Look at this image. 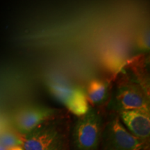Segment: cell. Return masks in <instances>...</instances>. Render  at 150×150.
I'll use <instances>...</instances> for the list:
<instances>
[{"instance_id":"2","label":"cell","mask_w":150,"mask_h":150,"mask_svg":"<svg viewBox=\"0 0 150 150\" xmlns=\"http://www.w3.org/2000/svg\"><path fill=\"white\" fill-rule=\"evenodd\" d=\"M103 127L102 115L95 108L77 117L72 132L74 150H99Z\"/></svg>"},{"instance_id":"9","label":"cell","mask_w":150,"mask_h":150,"mask_svg":"<svg viewBox=\"0 0 150 150\" xmlns=\"http://www.w3.org/2000/svg\"><path fill=\"white\" fill-rule=\"evenodd\" d=\"M50 91L52 95L58 99V101L62 104L66 105L67 101L72 95L74 88L70 86L63 85L60 83H51L50 84Z\"/></svg>"},{"instance_id":"3","label":"cell","mask_w":150,"mask_h":150,"mask_svg":"<svg viewBox=\"0 0 150 150\" xmlns=\"http://www.w3.org/2000/svg\"><path fill=\"white\" fill-rule=\"evenodd\" d=\"M145 142L131 134L114 115L103 127L99 150H145Z\"/></svg>"},{"instance_id":"4","label":"cell","mask_w":150,"mask_h":150,"mask_svg":"<svg viewBox=\"0 0 150 150\" xmlns=\"http://www.w3.org/2000/svg\"><path fill=\"white\" fill-rule=\"evenodd\" d=\"M109 109L119 113L124 110L141 109L149 112V102L141 86L125 83L118 86L108 104Z\"/></svg>"},{"instance_id":"11","label":"cell","mask_w":150,"mask_h":150,"mask_svg":"<svg viewBox=\"0 0 150 150\" xmlns=\"http://www.w3.org/2000/svg\"><path fill=\"white\" fill-rule=\"evenodd\" d=\"M0 144L6 148L17 146L20 143L19 137H16L11 134H3L0 135Z\"/></svg>"},{"instance_id":"7","label":"cell","mask_w":150,"mask_h":150,"mask_svg":"<svg viewBox=\"0 0 150 150\" xmlns=\"http://www.w3.org/2000/svg\"><path fill=\"white\" fill-rule=\"evenodd\" d=\"M88 102L93 106L102 104L107 100L109 94V84L103 80H92L86 92Z\"/></svg>"},{"instance_id":"12","label":"cell","mask_w":150,"mask_h":150,"mask_svg":"<svg viewBox=\"0 0 150 150\" xmlns=\"http://www.w3.org/2000/svg\"><path fill=\"white\" fill-rule=\"evenodd\" d=\"M4 150H24V149L22 147H20V146L17 145V146H13V147L4 148Z\"/></svg>"},{"instance_id":"10","label":"cell","mask_w":150,"mask_h":150,"mask_svg":"<svg viewBox=\"0 0 150 150\" xmlns=\"http://www.w3.org/2000/svg\"><path fill=\"white\" fill-rule=\"evenodd\" d=\"M136 46L141 51H149V30L146 29L138 35L136 40Z\"/></svg>"},{"instance_id":"8","label":"cell","mask_w":150,"mask_h":150,"mask_svg":"<svg viewBox=\"0 0 150 150\" xmlns=\"http://www.w3.org/2000/svg\"><path fill=\"white\" fill-rule=\"evenodd\" d=\"M65 106L76 117H81L87 113L90 106L84 90L79 88H74Z\"/></svg>"},{"instance_id":"1","label":"cell","mask_w":150,"mask_h":150,"mask_svg":"<svg viewBox=\"0 0 150 150\" xmlns=\"http://www.w3.org/2000/svg\"><path fill=\"white\" fill-rule=\"evenodd\" d=\"M59 115L41 124L31 132L20 134L19 138L24 150H67L65 122Z\"/></svg>"},{"instance_id":"5","label":"cell","mask_w":150,"mask_h":150,"mask_svg":"<svg viewBox=\"0 0 150 150\" xmlns=\"http://www.w3.org/2000/svg\"><path fill=\"white\" fill-rule=\"evenodd\" d=\"M60 110L45 106H29L20 108L16 112L13 122L20 134L24 135L45 122L59 115Z\"/></svg>"},{"instance_id":"6","label":"cell","mask_w":150,"mask_h":150,"mask_svg":"<svg viewBox=\"0 0 150 150\" xmlns=\"http://www.w3.org/2000/svg\"><path fill=\"white\" fill-rule=\"evenodd\" d=\"M119 118L131 134L147 141L150 134L149 112L141 109L124 110L119 112Z\"/></svg>"}]
</instances>
